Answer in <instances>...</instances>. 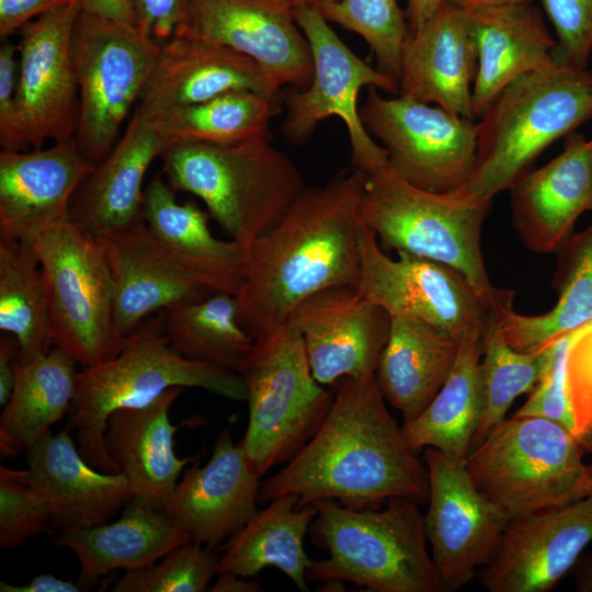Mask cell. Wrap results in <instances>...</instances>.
<instances>
[{"label": "cell", "instance_id": "cell-54", "mask_svg": "<svg viewBox=\"0 0 592 592\" xmlns=\"http://www.w3.org/2000/svg\"><path fill=\"white\" fill-rule=\"evenodd\" d=\"M208 591L213 592H259L263 591L258 580L230 572L219 573L218 579Z\"/></svg>", "mask_w": 592, "mask_h": 592}, {"label": "cell", "instance_id": "cell-10", "mask_svg": "<svg viewBox=\"0 0 592 592\" xmlns=\"http://www.w3.org/2000/svg\"><path fill=\"white\" fill-rule=\"evenodd\" d=\"M31 244L41 265L53 343L82 367L115 357L127 338L116 326L113 283L95 236L69 216Z\"/></svg>", "mask_w": 592, "mask_h": 592}, {"label": "cell", "instance_id": "cell-7", "mask_svg": "<svg viewBox=\"0 0 592 592\" xmlns=\"http://www.w3.org/2000/svg\"><path fill=\"white\" fill-rule=\"evenodd\" d=\"M312 543L328 557L311 560L307 580L348 581L375 592L443 591L426 548L417 502L391 498L383 510L354 509L332 500L312 502Z\"/></svg>", "mask_w": 592, "mask_h": 592}, {"label": "cell", "instance_id": "cell-44", "mask_svg": "<svg viewBox=\"0 0 592 592\" xmlns=\"http://www.w3.org/2000/svg\"><path fill=\"white\" fill-rule=\"evenodd\" d=\"M52 516L26 469L0 466V548L11 549L46 531Z\"/></svg>", "mask_w": 592, "mask_h": 592}, {"label": "cell", "instance_id": "cell-49", "mask_svg": "<svg viewBox=\"0 0 592 592\" xmlns=\"http://www.w3.org/2000/svg\"><path fill=\"white\" fill-rule=\"evenodd\" d=\"M69 0H0V35L7 38L39 15Z\"/></svg>", "mask_w": 592, "mask_h": 592}, {"label": "cell", "instance_id": "cell-42", "mask_svg": "<svg viewBox=\"0 0 592 592\" xmlns=\"http://www.w3.org/2000/svg\"><path fill=\"white\" fill-rule=\"evenodd\" d=\"M218 558L194 542L182 544L151 567L127 571L114 592H203L216 572Z\"/></svg>", "mask_w": 592, "mask_h": 592}, {"label": "cell", "instance_id": "cell-22", "mask_svg": "<svg viewBox=\"0 0 592 592\" xmlns=\"http://www.w3.org/2000/svg\"><path fill=\"white\" fill-rule=\"evenodd\" d=\"M281 89L250 57L190 32L179 31L161 44L137 107L153 115L205 102L230 91L251 90L277 95Z\"/></svg>", "mask_w": 592, "mask_h": 592}, {"label": "cell", "instance_id": "cell-57", "mask_svg": "<svg viewBox=\"0 0 592 592\" xmlns=\"http://www.w3.org/2000/svg\"><path fill=\"white\" fill-rule=\"evenodd\" d=\"M295 9L299 8H311L319 9L326 3L338 2L340 0H288Z\"/></svg>", "mask_w": 592, "mask_h": 592}, {"label": "cell", "instance_id": "cell-30", "mask_svg": "<svg viewBox=\"0 0 592 592\" xmlns=\"http://www.w3.org/2000/svg\"><path fill=\"white\" fill-rule=\"evenodd\" d=\"M143 217L169 254L196 282L210 292L237 295L247 247L216 238L208 215L194 202L179 203L170 184L156 177L145 189Z\"/></svg>", "mask_w": 592, "mask_h": 592}, {"label": "cell", "instance_id": "cell-36", "mask_svg": "<svg viewBox=\"0 0 592 592\" xmlns=\"http://www.w3.org/2000/svg\"><path fill=\"white\" fill-rule=\"evenodd\" d=\"M551 282L555 306L542 315H521L513 306L497 312L508 343L533 352L553 339L592 323V221L573 232L556 251Z\"/></svg>", "mask_w": 592, "mask_h": 592}, {"label": "cell", "instance_id": "cell-41", "mask_svg": "<svg viewBox=\"0 0 592 592\" xmlns=\"http://www.w3.org/2000/svg\"><path fill=\"white\" fill-rule=\"evenodd\" d=\"M318 11L328 20L360 35L376 59V68L399 84L401 52L409 33L397 0H340Z\"/></svg>", "mask_w": 592, "mask_h": 592}, {"label": "cell", "instance_id": "cell-48", "mask_svg": "<svg viewBox=\"0 0 592 592\" xmlns=\"http://www.w3.org/2000/svg\"><path fill=\"white\" fill-rule=\"evenodd\" d=\"M138 27L159 44L170 39L187 20L189 0H132Z\"/></svg>", "mask_w": 592, "mask_h": 592}, {"label": "cell", "instance_id": "cell-24", "mask_svg": "<svg viewBox=\"0 0 592 592\" xmlns=\"http://www.w3.org/2000/svg\"><path fill=\"white\" fill-rule=\"evenodd\" d=\"M95 238L113 283L116 326L125 338L151 314L213 293L174 261L144 219Z\"/></svg>", "mask_w": 592, "mask_h": 592}, {"label": "cell", "instance_id": "cell-39", "mask_svg": "<svg viewBox=\"0 0 592 592\" xmlns=\"http://www.w3.org/2000/svg\"><path fill=\"white\" fill-rule=\"evenodd\" d=\"M0 330L16 339L21 358L50 350L43 275L29 242L0 240Z\"/></svg>", "mask_w": 592, "mask_h": 592}, {"label": "cell", "instance_id": "cell-29", "mask_svg": "<svg viewBox=\"0 0 592 592\" xmlns=\"http://www.w3.org/2000/svg\"><path fill=\"white\" fill-rule=\"evenodd\" d=\"M182 390L170 388L147 405L113 411L104 432L106 451L134 499L163 512L181 473L196 458H179L174 451V435L184 423L172 424L169 410Z\"/></svg>", "mask_w": 592, "mask_h": 592}, {"label": "cell", "instance_id": "cell-13", "mask_svg": "<svg viewBox=\"0 0 592 592\" xmlns=\"http://www.w3.org/2000/svg\"><path fill=\"white\" fill-rule=\"evenodd\" d=\"M363 125L409 183L449 192L467 182L476 155L477 123L402 95L385 98L368 88L360 106Z\"/></svg>", "mask_w": 592, "mask_h": 592}, {"label": "cell", "instance_id": "cell-50", "mask_svg": "<svg viewBox=\"0 0 592 592\" xmlns=\"http://www.w3.org/2000/svg\"><path fill=\"white\" fill-rule=\"evenodd\" d=\"M19 343L14 337L2 333L0 338V405L5 406L12 395Z\"/></svg>", "mask_w": 592, "mask_h": 592}, {"label": "cell", "instance_id": "cell-11", "mask_svg": "<svg viewBox=\"0 0 592 592\" xmlns=\"http://www.w3.org/2000/svg\"><path fill=\"white\" fill-rule=\"evenodd\" d=\"M161 44L134 25L80 11L72 34L79 88L75 140L94 163L113 148Z\"/></svg>", "mask_w": 592, "mask_h": 592}, {"label": "cell", "instance_id": "cell-23", "mask_svg": "<svg viewBox=\"0 0 592 592\" xmlns=\"http://www.w3.org/2000/svg\"><path fill=\"white\" fill-rule=\"evenodd\" d=\"M509 191L513 227L525 248L556 253L580 216L592 212V136L570 133L561 152Z\"/></svg>", "mask_w": 592, "mask_h": 592}, {"label": "cell", "instance_id": "cell-15", "mask_svg": "<svg viewBox=\"0 0 592 592\" xmlns=\"http://www.w3.org/2000/svg\"><path fill=\"white\" fill-rule=\"evenodd\" d=\"M426 540L443 591L465 587L492 556L509 516L474 483L465 459L428 447Z\"/></svg>", "mask_w": 592, "mask_h": 592}, {"label": "cell", "instance_id": "cell-3", "mask_svg": "<svg viewBox=\"0 0 592 592\" xmlns=\"http://www.w3.org/2000/svg\"><path fill=\"white\" fill-rule=\"evenodd\" d=\"M491 202L462 187L449 192L420 189L389 161L366 173L360 221L386 249L457 270L490 310L501 311L513 306L515 291L496 287L486 269L481 234Z\"/></svg>", "mask_w": 592, "mask_h": 592}, {"label": "cell", "instance_id": "cell-33", "mask_svg": "<svg viewBox=\"0 0 592 592\" xmlns=\"http://www.w3.org/2000/svg\"><path fill=\"white\" fill-rule=\"evenodd\" d=\"M317 510L312 503L300 505L296 494H283L269 501L223 546L216 572L251 578L272 566L287 576L296 588L307 592V568L310 559L304 538Z\"/></svg>", "mask_w": 592, "mask_h": 592}, {"label": "cell", "instance_id": "cell-40", "mask_svg": "<svg viewBox=\"0 0 592 592\" xmlns=\"http://www.w3.org/2000/svg\"><path fill=\"white\" fill-rule=\"evenodd\" d=\"M481 344L482 410L471 448L505 419L506 411L519 396L532 391L543 364L539 349L525 352L508 343L494 310H490L485 322Z\"/></svg>", "mask_w": 592, "mask_h": 592}, {"label": "cell", "instance_id": "cell-14", "mask_svg": "<svg viewBox=\"0 0 592 592\" xmlns=\"http://www.w3.org/2000/svg\"><path fill=\"white\" fill-rule=\"evenodd\" d=\"M358 293L390 317L419 318L458 343L483 329L490 308L457 270L422 257L390 258L377 237L362 226Z\"/></svg>", "mask_w": 592, "mask_h": 592}, {"label": "cell", "instance_id": "cell-1", "mask_svg": "<svg viewBox=\"0 0 592 592\" xmlns=\"http://www.w3.org/2000/svg\"><path fill=\"white\" fill-rule=\"evenodd\" d=\"M365 179L352 166L323 185L306 186L285 215L247 247L236 297L240 322L254 340L284 325L307 297L332 286H357Z\"/></svg>", "mask_w": 592, "mask_h": 592}, {"label": "cell", "instance_id": "cell-12", "mask_svg": "<svg viewBox=\"0 0 592 592\" xmlns=\"http://www.w3.org/2000/svg\"><path fill=\"white\" fill-rule=\"evenodd\" d=\"M295 14L310 47L312 78L304 89L291 87L285 91L282 134L293 144L303 145L322 121L337 116L348 130L353 167L369 173L387 164L386 149L363 125L358 95L365 87L399 94L398 82L355 55L317 9L299 8Z\"/></svg>", "mask_w": 592, "mask_h": 592}, {"label": "cell", "instance_id": "cell-21", "mask_svg": "<svg viewBox=\"0 0 592 592\" xmlns=\"http://www.w3.org/2000/svg\"><path fill=\"white\" fill-rule=\"evenodd\" d=\"M260 477L249 467L229 430L217 439L209 460L192 463L164 509L190 538L208 548L234 537L258 512Z\"/></svg>", "mask_w": 592, "mask_h": 592}, {"label": "cell", "instance_id": "cell-18", "mask_svg": "<svg viewBox=\"0 0 592 592\" xmlns=\"http://www.w3.org/2000/svg\"><path fill=\"white\" fill-rule=\"evenodd\" d=\"M592 542V499L511 519L478 576L489 592H545Z\"/></svg>", "mask_w": 592, "mask_h": 592}, {"label": "cell", "instance_id": "cell-19", "mask_svg": "<svg viewBox=\"0 0 592 592\" xmlns=\"http://www.w3.org/2000/svg\"><path fill=\"white\" fill-rule=\"evenodd\" d=\"M286 321L300 333L312 374L323 386L375 375L390 329V316L349 285L307 297Z\"/></svg>", "mask_w": 592, "mask_h": 592}, {"label": "cell", "instance_id": "cell-28", "mask_svg": "<svg viewBox=\"0 0 592 592\" xmlns=\"http://www.w3.org/2000/svg\"><path fill=\"white\" fill-rule=\"evenodd\" d=\"M168 146L152 117L137 107L123 136L81 185L70 218L93 236L143 220L145 174Z\"/></svg>", "mask_w": 592, "mask_h": 592}, {"label": "cell", "instance_id": "cell-16", "mask_svg": "<svg viewBox=\"0 0 592 592\" xmlns=\"http://www.w3.org/2000/svg\"><path fill=\"white\" fill-rule=\"evenodd\" d=\"M80 11L78 2L69 0L19 31L16 119L26 149L76 136L79 88L72 34Z\"/></svg>", "mask_w": 592, "mask_h": 592}, {"label": "cell", "instance_id": "cell-17", "mask_svg": "<svg viewBox=\"0 0 592 592\" xmlns=\"http://www.w3.org/2000/svg\"><path fill=\"white\" fill-rule=\"evenodd\" d=\"M295 11L288 0H189L179 31L250 57L281 88L304 89L312 78V57Z\"/></svg>", "mask_w": 592, "mask_h": 592}, {"label": "cell", "instance_id": "cell-2", "mask_svg": "<svg viewBox=\"0 0 592 592\" xmlns=\"http://www.w3.org/2000/svg\"><path fill=\"white\" fill-rule=\"evenodd\" d=\"M320 428L300 451L260 486L259 501L296 494L366 509L391 498L425 503L426 468L389 413L375 375L340 380Z\"/></svg>", "mask_w": 592, "mask_h": 592}, {"label": "cell", "instance_id": "cell-46", "mask_svg": "<svg viewBox=\"0 0 592 592\" xmlns=\"http://www.w3.org/2000/svg\"><path fill=\"white\" fill-rule=\"evenodd\" d=\"M571 408L579 436L592 444V325L573 343L568 360Z\"/></svg>", "mask_w": 592, "mask_h": 592}, {"label": "cell", "instance_id": "cell-38", "mask_svg": "<svg viewBox=\"0 0 592 592\" xmlns=\"http://www.w3.org/2000/svg\"><path fill=\"white\" fill-rule=\"evenodd\" d=\"M164 329L184 357L235 372L255 342L240 322L236 295L223 292L164 310Z\"/></svg>", "mask_w": 592, "mask_h": 592}, {"label": "cell", "instance_id": "cell-51", "mask_svg": "<svg viewBox=\"0 0 592 592\" xmlns=\"http://www.w3.org/2000/svg\"><path fill=\"white\" fill-rule=\"evenodd\" d=\"M81 11L138 27L132 0H76ZM139 29V27H138Z\"/></svg>", "mask_w": 592, "mask_h": 592}, {"label": "cell", "instance_id": "cell-43", "mask_svg": "<svg viewBox=\"0 0 592 592\" xmlns=\"http://www.w3.org/2000/svg\"><path fill=\"white\" fill-rule=\"evenodd\" d=\"M591 325L574 332L559 335L539 348L543 354L539 378L525 403L514 415L538 417L551 420L582 440L578 434L571 408L568 385V360L573 343ZM583 442L587 443L585 441Z\"/></svg>", "mask_w": 592, "mask_h": 592}, {"label": "cell", "instance_id": "cell-32", "mask_svg": "<svg viewBox=\"0 0 592 592\" xmlns=\"http://www.w3.org/2000/svg\"><path fill=\"white\" fill-rule=\"evenodd\" d=\"M459 343L414 317H390L387 342L375 378L383 397L400 411L403 423L422 413L447 379Z\"/></svg>", "mask_w": 592, "mask_h": 592}, {"label": "cell", "instance_id": "cell-31", "mask_svg": "<svg viewBox=\"0 0 592 592\" xmlns=\"http://www.w3.org/2000/svg\"><path fill=\"white\" fill-rule=\"evenodd\" d=\"M80 566L79 580L91 585L113 570L151 567L175 547L191 542L166 514L133 499L117 521L91 527H67L55 534Z\"/></svg>", "mask_w": 592, "mask_h": 592}, {"label": "cell", "instance_id": "cell-25", "mask_svg": "<svg viewBox=\"0 0 592 592\" xmlns=\"http://www.w3.org/2000/svg\"><path fill=\"white\" fill-rule=\"evenodd\" d=\"M476 71L477 49L466 10L445 0L406 37L399 95L476 121L471 106Z\"/></svg>", "mask_w": 592, "mask_h": 592}, {"label": "cell", "instance_id": "cell-53", "mask_svg": "<svg viewBox=\"0 0 592 592\" xmlns=\"http://www.w3.org/2000/svg\"><path fill=\"white\" fill-rule=\"evenodd\" d=\"M445 0H407L405 11L409 26V32L421 27L433 16L436 10Z\"/></svg>", "mask_w": 592, "mask_h": 592}, {"label": "cell", "instance_id": "cell-37", "mask_svg": "<svg viewBox=\"0 0 592 592\" xmlns=\"http://www.w3.org/2000/svg\"><path fill=\"white\" fill-rule=\"evenodd\" d=\"M280 112L278 94L236 90L205 102L148 115L169 146L177 143L226 145L272 139L271 123Z\"/></svg>", "mask_w": 592, "mask_h": 592}, {"label": "cell", "instance_id": "cell-6", "mask_svg": "<svg viewBox=\"0 0 592 592\" xmlns=\"http://www.w3.org/2000/svg\"><path fill=\"white\" fill-rule=\"evenodd\" d=\"M161 157L170 186L202 200L230 239L246 247L271 229L306 187L299 169L271 139L177 143Z\"/></svg>", "mask_w": 592, "mask_h": 592}, {"label": "cell", "instance_id": "cell-58", "mask_svg": "<svg viewBox=\"0 0 592 592\" xmlns=\"http://www.w3.org/2000/svg\"><path fill=\"white\" fill-rule=\"evenodd\" d=\"M583 498L592 499V463L587 465L585 467V476H584V482H583Z\"/></svg>", "mask_w": 592, "mask_h": 592}, {"label": "cell", "instance_id": "cell-47", "mask_svg": "<svg viewBox=\"0 0 592 592\" xmlns=\"http://www.w3.org/2000/svg\"><path fill=\"white\" fill-rule=\"evenodd\" d=\"M18 80V45L4 38L0 47V145L2 150H27L16 119Z\"/></svg>", "mask_w": 592, "mask_h": 592}, {"label": "cell", "instance_id": "cell-20", "mask_svg": "<svg viewBox=\"0 0 592 592\" xmlns=\"http://www.w3.org/2000/svg\"><path fill=\"white\" fill-rule=\"evenodd\" d=\"M95 164L75 138L0 152V240L31 243L70 216L72 196Z\"/></svg>", "mask_w": 592, "mask_h": 592}, {"label": "cell", "instance_id": "cell-9", "mask_svg": "<svg viewBox=\"0 0 592 592\" xmlns=\"http://www.w3.org/2000/svg\"><path fill=\"white\" fill-rule=\"evenodd\" d=\"M238 373L249 408L239 445L253 474L262 477L312 437L334 395L315 378L301 335L287 321L255 340Z\"/></svg>", "mask_w": 592, "mask_h": 592}, {"label": "cell", "instance_id": "cell-56", "mask_svg": "<svg viewBox=\"0 0 592 592\" xmlns=\"http://www.w3.org/2000/svg\"><path fill=\"white\" fill-rule=\"evenodd\" d=\"M455 5L464 9L506 5V4H531L537 3L539 0H446Z\"/></svg>", "mask_w": 592, "mask_h": 592}, {"label": "cell", "instance_id": "cell-34", "mask_svg": "<svg viewBox=\"0 0 592 592\" xmlns=\"http://www.w3.org/2000/svg\"><path fill=\"white\" fill-rule=\"evenodd\" d=\"M77 364L58 346L31 358L18 356L12 395L0 417L2 456L29 449L68 413Z\"/></svg>", "mask_w": 592, "mask_h": 592}, {"label": "cell", "instance_id": "cell-45", "mask_svg": "<svg viewBox=\"0 0 592 592\" xmlns=\"http://www.w3.org/2000/svg\"><path fill=\"white\" fill-rule=\"evenodd\" d=\"M557 36L558 62L588 68L592 56V0H539Z\"/></svg>", "mask_w": 592, "mask_h": 592}, {"label": "cell", "instance_id": "cell-4", "mask_svg": "<svg viewBox=\"0 0 592 592\" xmlns=\"http://www.w3.org/2000/svg\"><path fill=\"white\" fill-rule=\"evenodd\" d=\"M174 387L201 388L230 400L247 399L238 372L192 361L172 348L163 311L128 334L115 357L78 372L68 430L76 431L87 463L105 473H119L104 443L110 414L119 408L147 405Z\"/></svg>", "mask_w": 592, "mask_h": 592}, {"label": "cell", "instance_id": "cell-52", "mask_svg": "<svg viewBox=\"0 0 592 592\" xmlns=\"http://www.w3.org/2000/svg\"><path fill=\"white\" fill-rule=\"evenodd\" d=\"M81 590L79 585L71 581L48 573L38 574L29 583L22 585L0 581L1 592H80Z\"/></svg>", "mask_w": 592, "mask_h": 592}, {"label": "cell", "instance_id": "cell-26", "mask_svg": "<svg viewBox=\"0 0 592 592\" xmlns=\"http://www.w3.org/2000/svg\"><path fill=\"white\" fill-rule=\"evenodd\" d=\"M26 471L45 500L52 521L61 528L111 522L133 499L124 474L92 467L69 430L48 431L27 449Z\"/></svg>", "mask_w": 592, "mask_h": 592}, {"label": "cell", "instance_id": "cell-5", "mask_svg": "<svg viewBox=\"0 0 592 592\" xmlns=\"http://www.w3.org/2000/svg\"><path fill=\"white\" fill-rule=\"evenodd\" d=\"M592 119V72L557 62L504 88L477 123L470 175L462 189L492 201L532 170L549 145Z\"/></svg>", "mask_w": 592, "mask_h": 592}, {"label": "cell", "instance_id": "cell-55", "mask_svg": "<svg viewBox=\"0 0 592 592\" xmlns=\"http://www.w3.org/2000/svg\"><path fill=\"white\" fill-rule=\"evenodd\" d=\"M576 590L578 592H592V555L585 557L578 566L576 573Z\"/></svg>", "mask_w": 592, "mask_h": 592}, {"label": "cell", "instance_id": "cell-35", "mask_svg": "<svg viewBox=\"0 0 592 592\" xmlns=\"http://www.w3.org/2000/svg\"><path fill=\"white\" fill-rule=\"evenodd\" d=\"M480 331L464 337L447 379L420 415L401 426L412 451L436 448L445 455L466 459L482 410Z\"/></svg>", "mask_w": 592, "mask_h": 592}, {"label": "cell", "instance_id": "cell-27", "mask_svg": "<svg viewBox=\"0 0 592 592\" xmlns=\"http://www.w3.org/2000/svg\"><path fill=\"white\" fill-rule=\"evenodd\" d=\"M465 10L477 49L471 106L480 118L510 83L558 62L557 41L536 3Z\"/></svg>", "mask_w": 592, "mask_h": 592}, {"label": "cell", "instance_id": "cell-8", "mask_svg": "<svg viewBox=\"0 0 592 592\" xmlns=\"http://www.w3.org/2000/svg\"><path fill=\"white\" fill-rule=\"evenodd\" d=\"M588 444L538 417L503 419L470 449L466 469L509 519L583 499Z\"/></svg>", "mask_w": 592, "mask_h": 592}]
</instances>
